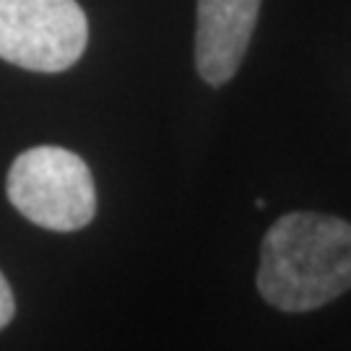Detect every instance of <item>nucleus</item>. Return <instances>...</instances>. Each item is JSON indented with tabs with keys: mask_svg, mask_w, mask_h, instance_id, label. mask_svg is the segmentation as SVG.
Instances as JSON below:
<instances>
[{
	"mask_svg": "<svg viewBox=\"0 0 351 351\" xmlns=\"http://www.w3.org/2000/svg\"><path fill=\"white\" fill-rule=\"evenodd\" d=\"M13 315H16V300H13L11 284L0 274V330L11 323Z\"/></svg>",
	"mask_w": 351,
	"mask_h": 351,
	"instance_id": "5",
	"label": "nucleus"
},
{
	"mask_svg": "<svg viewBox=\"0 0 351 351\" xmlns=\"http://www.w3.org/2000/svg\"><path fill=\"white\" fill-rule=\"evenodd\" d=\"M258 11L261 0H198L195 65L206 84L221 86L237 73Z\"/></svg>",
	"mask_w": 351,
	"mask_h": 351,
	"instance_id": "4",
	"label": "nucleus"
},
{
	"mask_svg": "<svg viewBox=\"0 0 351 351\" xmlns=\"http://www.w3.org/2000/svg\"><path fill=\"white\" fill-rule=\"evenodd\" d=\"M16 211L50 232H75L97 213V188L88 164L60 146H34L16 156L5 177Z\"/></svg>",
	"mask_w": 351,
	"mask_h": 351,
	"instance_id": "2",
	"label": "nucleus"
},
{
	"mask_svg": "<svg viewBox=\"0 0 351 351\" xmlns=\"http://www.w3.org/2000/svg\"><path fill=\"white\" fill-rule=\"evenodd\" d=\"M258 289L284 313H307L351 289V224L336 216L294 211L268 229Z\"/></svg>",
	"mask_w": 351,
	"mask_h": 351,
	"instance_id": "1",
	"label": "nucleus"
},
{
	"mask_svg": "<svg viewBox=\"0 0 351 351\" xmlns=\"http://www.w3.org/2000/svg\"><path fill=\"white\" fill-rule=\"evenodd\" d=\"M88 21L75 0H0V58L5 63L60 73L84 55Z\"/></svg>",
	"mask_w": 351,
	"mask_h": 351,
	"instance_id": "3",
	"label": "nucleus"
}]
</instances>
